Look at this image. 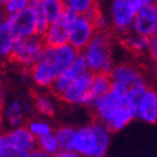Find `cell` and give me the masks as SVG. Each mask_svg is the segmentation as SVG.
I'll return each instance as SVG.
<instances>
[{
    "label": "cell",
    "instance_id": "cell-1",
    "mask_svg": "<svg viewBox=\"0 0 157 157\" xmlns=\"http://www.w3.org/2000/svg\"><path fill=\"white\" fill-rule=\"evenodd\" d=\"M113 42L114 32L109 27L96 29L88 45L86 46L83 51H81L87 63L88 72L110 73V70L113 69Z\"/></svg>",
    "mask_w": 157,
    "mask_h": 157
},
{
    "label": "cell",
    "instance_id": "cell-2",
    "mask_svg": "<svg viewBox=\"0 0 157 157\" xmlns=\"http://www.w3.org/2000/svg\"><path fill=\"white\" fill-rule=\"evenodd\" d=\"M45 50V45L42 41V37L33 35L31 37L23 38V40L15 41L13 45V49L9 54V59L14 64H18L28 68L41 58V55Z\"/></svg>",
    "mask_w": 157,
    "mask_h": 157
},
{
    "label": "cell",
    "instance_id": "cell-3",
    "mask_svg": "<svg viewBox=\"0 0 157 157\" xmlns=\"http://www.w3.org/2000/svg\"><path fill=\"white\" fill-rule=\"evenodd\" d=\"M51 55H52V49L45 48L41 58L35 64L25 69L26 73H28L33 79V82L37 86H40V87H50L54 83L55 78L59 74V70L52 63Z\"/></svg>",
    "mask_w": 157,
    "mask_h": 157
},
{
    "label": "cell",
    "instance_id": "cell-4",
    "mask_svg": "<svg viewBox=\"0 0 157 157\" xmlns=\"http://www.w3.org/2000/svg\"><path fill=\"white\" fill-rule=\"evenodd\" d=\"M91 72H84L79 77L70 83L67 90L61 93L59 97L61 101L67 104H75V105H91L93 97L90 92V86H91Z\"/></svg>",
    "mask_w": 157,
    "mask_h": 157
},
{
    "label": "cell",
    "instance_id": "cell-5",
    "mask_svg": "<svg viewBox=\"0 0 157 157\" xmlns=\"http://www.w3.org/2000/svg\"><path fill=\"white\" fill-rule=\"evenodd\" d=\"M10 33L14 42L36 35V14L32 6H27L15 14L8 17Z\"/></svg>",
    "mask_w": 157,
    "mask_h": 157
},
{
    "label": "cell",
    "instance_id": "cell-6",
    "mask_svg": "<svg viewBox=\"0 0 157 157\" xmlns=\"http://www.w3.org/2000/svg\"><path fill=\"white\" fill-rule=\"evenodd\" d=\"M96 32L95 25L83 14H78L73 23L69 26L68 44H70L78 51H83L91 38Z\"/></svg>",
    "mask_w": 157,
    "mask_h": 157
},
{
    "label": "cell",
    "instance_id": "cell-7",
    "mask_svg": "<svg viewBox=\"0 0 157 157\" xmlns=\"http://www.w3.org/2000/svg\"><path fill=\"white\" fill-rule=\"evenodd\" d=\"M87 70H88L87 69V63H86L83 54L78 52V55L75 56V59L73 60L72 64H70L67 69L63 70V72H60L58 74V77L55 78L54 83L49 87L51 93L59 98L61 96V93L67 90L68 86L72 83L77 77H79L84 72H87Z\"/></svg>",
    "mask_w": 157,
    "mask_h": 157
},
{
    "label": "cell",
    "instance_id": "cell-8",
    "mask_svg": "<svg viewBox=\"0 0 157 157\" xmlns=\"http://www.w3.org/2000/svg\"><path fill=\"white\" fill-rule=\"evenodd\" d=\"M110 77L113 82L121 84L127 91L136 84L147 83L142 68L130 63H121L119 65L113 67V69L110 70Z\"/></svg>",
    "mask_w": 157,
    "mask_h": 157
},
{
    "label": "cell",
    "instance_id": "cell-9",
    "mask_svg": "<svg viewBox=\"0 0 157 157\" xmlns=\"http://www.w3.org/2000/svg\"><path fill=\"white\" fill-rule=\"evenodd\" d=\"M157 29V8L156 3L144 4L136 13L133 21V31L143 37L151 38L156 36Z\"/></svg>",
    "mask_w": 157,
    "mask_h": 157
},
{
    "label": "cell",
    "instance_id": "cell-10",
    "mask_svg": "<svg viewBox=\"0 0 157 157\" xmlns=\"http://www.w3.org/2000/svg\"><path fill=\"white\" fill-rule=\"evenodd\" d=\"M136 13L127 3V0H113L111 5V17L113 26L115 31L120 35H128L133 29V21Z\"/></svg>",
    "mask_w": 157,
    "mask_h": 157
},
{
    "label": "cell",
    "instance_id": "cell-11",
    "mask_svg": "<svg viewBox=\"0 0 157 157\" xmlns=\"http://www.w3.org/2000/svg\"><path fill=\"white\" fill-rule=\"evenodd\" d=\"M97 150L96 137L91 125L74 130L73 151L79 153L82 157H95Z\"/></svg>",
    "mask_w": 157,
    "mask_h": 157
},
{
    "label": "cell",
    "instance_id": "cell-12",
    "mask_svg": "<svg viewBox=\"0 0 157 157\" xmlns=\"http://www.w3.org/2000/svg\"><path fill=\"white\" fill-rule=\"evenodd\" d=\"M68 33H69V25L60 17L58 21L50 23L46 32L42 36V41L45 48L48 49H56L59 46L68 44Z\"/></svg>",
    "mask_w": 157,
    "mask_h": 157
},
{
    "label": "cell",
    "instance_id": "cell-13",
    "mask_svg": "<svg viewBox=\"0 0 157 157\" xmlns=\"http://www.w3.org/2000/svg\"><path fill=\"white\" fill-rule=\"evenodd\" d=\"M136 116L148 124L157 121V95L152 86H148L136 107Z\"/></svg>",
    "mask_w": 157,
    "mask_h": 157
},
{
    "label": "cell",
    "instance_id": "cell-14",
    "mask_svg": "<svg viewBox=\"0 0 157 157\" xmlns=\"http://www.w3.org/2000/svg\"><path fill=\"white\" fill-rule=\"evenodd\" d=\"M8 142L10 146H14L23 151H32L37 148V138L31 134V132L26 127L15 128L10 132L5 133Z\"/></svg>",
    "mask_w": 157,
    "mask_h": 157
},
{
    "label": "cell",
    "instance_id": "cell-15",
    "mask_svg": "<svg viewBox=\"0 0 157 157\" xmlns=\"http://www.w3.org/2000/svg\"><path fill=\"white\" fill-rule=\"evenodd\" d=\"M78 52L79 51L75 50L70 44H65L63 46H59L56 49H52L51 59H52V63L55 64V67H56V69L59 70V73L63 72V70L67 69L72 64L73 60L78 55Z\"/></svg>",
    "mask_w": 157,
    "mask_h": 157
},
{
    "label": "cell",
    "instance_id": "cell-16",
    "mask_svg": "<svg viewBox=\"0 0 157 157\" xmlns=\"http://www.w3.org/2000/svg\"><path fill=\"white\" fill-rule=\"evenodd\" d=\"M111 84H113V81H111V77H110V73H105V72L92 73L90 92L93 100L107 93L111 90Z\"/></svg>",
    "mask_w": 157,
    "mask_h": 157
},
{
    "label": "cell",
    "instance_id": "cell-17",
    "mask_svg": "<svg viewBox=\"0 0 157 157\" xmlns=\"http://www.w3.org/2000/svg\"><path fill=\"white\" fill-rule=\"evenodd\" d=\"M91 128L95 133L96 137V142H97V150H96V156L95 157H104L107 147H109V130L104 127L101 123L93 120V123L91 124Z\"/></svg>",
    "mask_w": 157,
    "mask_h": 157
},
{
    "label": "cell",
    "instance_id": "cell-18",
    "mask_svg": "<svg viewBox=\"0 0 157 157\" xmlns=\"http://www.w3.org/2000/svg\"><path fill=\"white\" fill-rule=\"evenodd\" d=\"M41 5L46 15V19L50 25V23L58 21L61 17L65 6V2L64 0H42Z\"/></svg>",
    "mask_w": 157,
    "mask_h": 157
},
{
    "label": "cell",
    "instance_id": "cell-19",
    "mask_svg": "<svg viewBox=\"0 0 157 157\" xmlns=\"http://www.w3.org/2000/svg\"><path fill=\"white\" fill-rule=\"evenodd\" d=\"M14 40L10 33V28H9V23L6 21L0 23V56L8 58L9 54L13 49Z\"/></svg>",
    "mask_w": 157,
    "mask_h": 157
},
{
    "label": "cell",
    "instance_id": "cell-20",
    "mask_svg": "<svg viewBox=\"0 0 157 157\" xmlns=\"http://www.w3.org/2000/svg\"><path fill=\"white\" fill-rule=\"evenodd\" d=\"M74 130L72 127H60L55 130L54 136L58 140V144L60 150L65 151H73V137Z\"/></svg>",
    "mask_w": 157,
    "mask_h": 157
},
{
    "label": "cell",
    "instance_id": "cell-21",
    "mask_svg": "<svg viewBox=\"0 0 157 157\" xmlns=\"http://www.w3.org/2000/svg\"><path fill=\"white\" fill-rule=\"evenodd\" d=\"M31 96H32V100H33L35 109L41 115H45V116H54L55 115L54 105L51 104V101L48 97H45V96L40 95V93H37L35 91L31 92Z\"/></svg>",
    "mask_w": 157,
    "mask_h": 157
},
{
    "label": "cell",
    "instance_id": "cell-22",
    "mask_svg": "<svg viewBox=\"0 0 157 157\" xmlns=\"http://www.w3.org/2000/svg\"><path fill=\"white\" fill-rule=\"evenodd\" d=\"M121 44L130 52L140 54V52H143L146 49H148V45H150V38L137 35V37H128V38H125V40L121 41Z\"/></svg>",
    "mask_w": 157,
    "mask_h": 157
},
{
    "label": "cell",
    "instance_id": "cell-23",
    "mask_svg": "<svg viewBox=\"0 0 157 157\" xmlns=\"http://www.w3.org/2000/svg\"><path fill=\"white\" fill-rule=\"evenodd\" d=\"M37 148L50 156H54L55 153H58L60 151V147L58 144V140L55 138L54 133L37 138Z\"/></svg>",
    "mask_w": 157,
    "mask_h": 157
},
{
    "label": "cell",
    "instance_id": "cell-24",
    "mask_svg": "<svg viewBox=\"0 0 157 157\" xmlns=\"http://www.w3.org/2000/svg\"><path fill=\"white\" fill-rule=\"evenodd\" d=\"M26 128L31 132V134L36 138H40L42 136L52 133L50 124H48L46 121H42V120H28L26 123Z\"/></svg>",
    "mask_w": 157,
    "mask_h": 157
},
{
    "label": "cell",
    "instance_id": "cell-25",
    "mask_svg": "<svg viewBox=\"0 0 157 157\" xmlns=\"http://www.w3.org/2000/svg\"><path fill=\"white\" fill-rule=\"evenodd\" d=\"M64 2L78 14H86L98 5V0H64Z\"/></svg>",
    "mask_w": 157,
    "mask_h": 157
},
{
    "label": "cell",
    "instance_id": "cell-26",
    "mask_svg": "<svg viewBox=\"0 0 157 157\" xmlns=\"http://www.w3.org/2000/svg\"><path fill=\"white\" fill-rule=\"evenodd\" d=\"M6 116H8V120L12 125H21L23 123V106L19 101H14V102L9 106L6 111Z\"/></svg>",
    "mask_w": 157,
    "mask_h": 157
},
{
    "label": "cell",
    "instance_id": "cell-27",
    "mask_svg": "<svg viewBox=\"0 0 157 157\" xmlns=\"http://www.w3.org/2000/svg\"><path fill=\"white\" fill-rule=\"evenodd\" d=\"M29 5V0H8L4 5V9L8 14V17L12 14H15Z\"/></svg>",
    "mask_w": 157,
    "mask_h": 157
},
{
    "label": "cell",
    "instance_id": "cell-28",
    "mask_svg": "<svg viewBox=\"0 0 157 157\" xmlns=\"http://www.w3.org/2000/svg\"><path fill=\"white\" fill-rule=\"evenodd\" d=\"M0 157H28V152L14 146H6L0 150Z\"/></svg>",
    "mask_w": 157,
    "mask_h": 157
},
{
    "label": "cell",
    "instance_id": "cell-29",
    "mask_svg": "<svg viewBox=\"0 0 157 157\" xmlns=\"http://www.w3.org/2000/svg\"><path fill=\"white\" fill-rule=\"evenodd\" d=\"M52 157H82L79 153H77L74 151H65V150H60L58 153H55Z\"/></svg>",
    "mask_w": 157,
    "mask_h": 157
},
{
    "label": "cell",
    "instance_id": "cell-30",
    "mask_svg": "<svg viewBox=\"0 0 157 157\" xmlns=\"http://www.w3.org/2000/svg\"><path fill=\"white\" fill-rule=\"evenodd\" d=\"M127 3L129 4V6L132 8V10L134 13H137L140 8H142V5H143L140 0H127Z\"/></svg>",
    "mask_w": 157,
    "mask_h": 157
},
{
    "label": "cell",
    "instance_id": "cell-31",
    "mask_svg": "<svg viewBox=\"0 0 157 157\" xmlns=\"http://www.w3.org/2000/svg\"><path fill=\"white\" fill-rule=\"evenodd\" d=\"M28 157H52V156L45 153L44 151L38 150V148H35V150H32V151L28 152Z\"/></svg>",
    "mask_w": 157,
    "mask_h": 157
},
{
    "label": "cell",
    "instance_id": "cell-32",
    "mask_svg": "<svg viewBox=\"0 0 157 157\" xmlns=\"http://www.w3.org/2000/svg\"><path fill=\"white\" fill-rule=\"evenodd\" d=\"M3 106H4V92H3V83L0 79V111H3Z\"/></svg>",
    "mask_w": 157,
    "mask_h": 157
},
{
    "label": "cell",
    "instance_id": "cell-33",
    "mask_svg": "<svg viewBox=\"0 0 157 157\" xmlns=\"http://www.w3.org/2000/svg\"><path fill=\"white\" fill-rule=\"evenodd\" d=\"M142 2V4H152V3H156V0H140Z\"/></svg>",
    "mask_w": 157,
    "mask_h": 157
},
{
    "label": "cell",
    "instance_id": "cell-34",
    "mask_svg": "<svg viewBox=\"0 0 157 157\" xmlns=\"http://www.w3.org/2000/svg\"><path fill=\"white\" fill-rule=\"evenodd\" d=\"M2 123H3V116H2V111H0V128H2Z\"/></svg>",
    "mask_w": 157,
    "mask_h": 157
},
{
    "label": "cell",
    "instance_id": "cell-35",
    "mask_svg": "<svg viewBox=\"0 0 157 157\" xmlns=\"http://www.w3.org/2000/svg\"><path fill=\"white\" fill-rule=\"evenodd\" d=\"M36 2H42V0H36Z\"/></svg>",
    "mask_w": 157,
    "mask_h": 157
}]
</instances>
